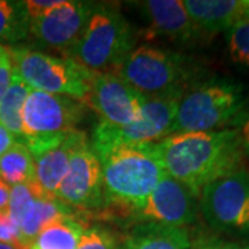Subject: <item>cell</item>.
<instances>
[{
	"instance_id": "cell-13",
	"label": "cell",
	"mask_w": 249,
	"mask_h": 249,
	"mask_svg": "<svg viewBox=\"0 0 249 249\" xmlns=\"http://www.w3.org/2000/svg\"><path fill=\"white\" fill-rule=\"evenodd\" d=\"M88 140L86 134L75 129L55 137L24 142L35 163L34 184L43 198L55 199L57 188L67 173L72 154Z\"/></svg>"
},
{
	"instance_id": "cell-1",
	"label": "cell",
	"mask_w": 249,
	"mask_h": 249,
	"mask_svg": "<svg viewBox=\"0 0 249 249\" xmlns=\"http://www.w3.org/2000/svg\"><path fill=\"white\" fill-rule=\"evenodd\" d=\"M154 148L166 175L198 199L208 184L242 169L245 157L237 129L170 134Z\"/></svg>"
},
{
	"instance_id": "cell-29",
	"label": "cell",
	"mask_w": 249,
	"mask_h": 249,
	"mask_svg": "<svg viewBox=\"0 0 249 249\" xmlns=\"http://www.w3.org/2000/svg\"><path fill=\"white\" fill-rule=\"evenodd\" d=\"M234 126H237V132H238V136H240L244 155L249 160V104L242 111V114L237 119Z\"/></svg>"
},
{
	"instance_id": "cell-12",
	"label": "cell",
	"mask_w": 249,
	"mask_h": 249,
	"mask_svg": "<svg viewBox=\"0 0 249 249\" xmlns=\"http://www.w3.org/2000/svg\"><path fill=\"white\" fill-rule=\"evenodd\" d=\"M191 191L165 175L139 209L132 214L136 223H157L172 227L190 226L196 220L199 205Z\"/></svg>"
},
{
	"instance_id": "cell-26",
	"label": "cell",
	"mask_w": 249,
	"mask_h": 249,
	"mask_svg": "<svg viewBox=\"0 0 249 249\" xmlns=\"http://www.w3.org/2000/svg\"><path fill=\"white\" fill-rule=\"evenodd\" d=\"M0 242L13 245L17 249H27L22 244L17 224L7 209H0Z\"/></svg>"
},
{
	"instance_id": "cell-31",
	"label": "cell",
	"mask_w": 249,
	"mask_h": 249,
	"mask_svg": "<svg viewBox=\"0 0 249 249\" xmlns=\"http://www.w3.org/2000/svg\"><path fill=\"white\" fill-rule=\"evenodd\" d=\"M10 191H11V187L0 178V209H7L10 201Z\"/></svg>"
},
{
	"instance_id": "cell-28",
	"label": "cell",
	"mask_w": 249,
	"mask_h": 249,
	"mask_svg": "<svg viewBox=\"0 0 249 249\" xmlns=\"http://www.w3.org/2000/svg\"><path fill=\"white\" fill-rule=\"evenodd\" d=\"M13 60L7 47L0 45V100L4 96L13 76Z\"/></svg>"
},
{
	"instance_id": "cell-27",
	"label": "cell",
	"mask_w": 249,
	"mask_h": 249,
	"mask_svg": "<svg viewBox=\"0 0 249 249\" xmlns=\"http://www.w3.org/2000/svg\"><path fill=\"white\" fill-rule=\"evenodd\" d=\"M62 0H27L25 9H27L29 19H37L47 16L54 9H57L61 4Z\"/></svg>"
},
{
	"instance_id": "cell-25",
	"label": "cell",
	"mask_w": 249,
	"mask_h": 249,
	"mask_svg": "<svg viewBox=\"0 0 249 249\" xmlns=\"http://www.w3.org/2000/svg\"><path fill=\"white\" fill-rule=\"evenodd\" d=\"M191 249H249V242L223 240L216 235L199 234L191 240Z\"/></svg>"
},
{
	"instance_id": "cell-18",
	"label": "cell",
	"mask_w": 249,
	"mask_h": 249,
	"mask_svg": "<svg viewBox=\"0 0 249 249\" xmlns=\"http://www.w3.org/2000/svg\"><path fill=\"white\" fill-rule=\"evenodd\" d=\"M73 209L60 202L58 199L36 196L28 205L17 222L18 231L24 247L29 249L31 242L52 220L61 216H73Z\"/></svg>"
},
{
	"instance_id": "cell-24",
	"label": "cell",
	"mask_w": 249,
	"mask_h": 249,
	"mask_svg": "<svg viewBox=\"0 0 249 249\" xmlns=\"http://www.w3.org/2000/svg\"><path fill=\"white\" fill-rule=\"evenodd\" d=\"M75 249H121L114 232L104 227H85Z\"/></svg>"
},
{
	"instance_id": "cell-30",
	"label": "cell",
	"mask_w": 249,
	"mask_h": 249,
	"mask_svg": "<svg viewBox=\"0 0 249 249\" xmlns=\"http://www.w3.org/2000/svg\"><path fill=\"white\" fill-rule=\"evenodd\" d=\"M17 140L18 139L14 134L0 124V157L9 151L10 148L13 147V144L17 142Z\"/></svg>"
},
{
	"instance_id": "cell-17",
	"label": "cell",
	"mask_w": 249,
	"mask_h": 249,
	"mask_svg": "<svg viewBox=\"0 0 249 249\" xmlns=\"http://www.w3.org/2000/svg\"><path fill=\"white\" fill-rule=\"evenodd\" d=\"M122 249H191V235L184 227L137 223L124 237Z\"/></svg>"
},
{
	"instance_id": "cell-6",
	"label": "cell",
	"mask_w": 249,
	"mask_h": 249,
	"mask_svg": "<svg viewBox=\"0 0 249 249\" xmlns=\"http://www.w3.org/2000/svg\"><path fill=\"white\" fill-rule=\"evenodd\" d=\"M7 49L14 71L29 89L67 96L83 104L93 72L70 57H57L21 45Z\"/></svg>"
},
{
	"instance_id": "cell-3",
	"label": "cell",
	"mask_w": 249,
	"mask_h": 249,
	"mask_svg": "<svg viewBox=\"0 0 249 249\" xmlns=\"http://www.w3.org/2000/svg\"><path fill=\"white\" fill-rule=\"evenodd\" d=\"M248 104V96L240 82L227 78L199 82L180 98L170 134L212 132L235 124Z\"/></svg>"
},
{
	"instance_id": "cell-14",
	"label": "cell",
	"mask_w": 249,
	"mask_h": 249,
	"mask_svg": "<svg viewBox=\"0 0 249 249\" xmlns=\"http://www.w3.org/2000/svg\"><path fill=\"white\" fill-rule=\"evenodd\" d=\"M93 6L94 3L90 1L62 0L61 4L47 16L31 21L29 34L40 45L60 52L62 57H68L89 19Z\"/></svg>"
},
{
	"instance_id": "cell-19",
	"label": "cell",
	"mask_w": 249,
	"mask_h": 249,
	"mask_svg": "<svg viewBox=\"0 0 249 249\" xmlns=\"http://www.w3.org/2000/svg\"><path fill=\"white\" fill-rule=\"evenodd\" d=\"M83 230L75 216L57 217L36 235L29 249H75Z\"/></svg>"
},
{
	"instance_id": "cell-11",
	"label": "cell",
	"mask_w": 249,
	"mask_h": 249,
	"mask_svg": "<svg viewBox=\"0 0 249 249\" xmlns=\"http://www.w3.org/2000/svg\"><path fill=\"white\" fill-rule=\"evenodd\" d=\"M145 100L115 72H93L83 106H89L100 116V124L121 127L140 115Z\"/></svg>"
},
{
	"instance_id": "cell-22",
	"label": "cell",
	"mask_w": 249,
	"mask_h": 249,
	"mask_svg": "<svg viewBox=\"0 0 249 249\" xmlns=\"http://www.w3.org/2000/svg\"><path fill=\"white\" fill-rule=\"evenodd\" d=\"M27 83L13 72L11 82L0 100V124L21 140L22 137V108L29 94Z\"/></svg>"
},
{
	"instance_id": "cell-15",
	"label": "cell",
	"mask_w": 249,
	"mask_h": 249,
	"mask_svg": "<svg viewBox=\"0 0 249 249\" xmlns=\"http://www.w3.org/2000/svg\"><path fill=\"white\" fill-rule=\"evenodd\" d=\"M140 4L154 35L166 36L180 43H190L201 36L187 13L184 1L147 0Z\"/></svg>"
},
{
	"instance_id": "cell-2",
	"label": "cell",
	"mask_w": 249,
	"mask_h": 249,
	"mask_svg": "<svg viewBox=\"0 0 249 249\" xmlns=\"http://www.w3.org/2000/svg\"><path fill=\"white\" fill-rule=\"evenodd\" d=\"M103 170L106 206L121 217H132L166 175L154 142L118 145L96 152Z\"/></svg>"
},
{
	"instance_id": "cell-33",
	"label": "cell",
	"mask_w": 249,
	"mask_h": 249,
	"mask_svg": "<svg viewBox=\"0 0 249 249\" xmlns=\"http://www.w3.org/2000/svg\"><path fill=\"white\" fill-rule=\"evenodd\" d=\"M0 249H17L16 247H13V245H7V244H1L0 242Z\"/></svg>"
},
{
	"instance_id": "cell-10",
	"label": "cell",
	"mask_w": 249,
	"mask_h": 249,
	"mask_svg": "<svg viewBox=\"0 0 249 249\" xmlns=\"http://www.w3.org/2000/svg\"><path fill=\"white\" fill-rule=\"evenodd\" d=\"M55 199L79 211L106 206L101 163L89 140L80 144L72 154L67 173L57 188Z\"/></svg>"
},
{
	"instance_id": "cell-32",
	"label": "cell",
	"mask_w": 249,
	"mask_h": 249,
	"mask_svg": "<svg viewBox=\"0 0 249 249\" xmlns=\"http://www.w3.org/2000/svg\"><path fill=\"white\" fill-rule=\"evenodd\" d=\"M249 21V0H244V17Z\"/></svg>"
},
{
	"instance_id": "cell-5",
	"label": "cell",
	"mask_w": 249,
	"mask_h": 249,
	"mask_svg": "<svg viewBox=\"0 0 249 249\" xmlns=\"http://www.w3.org/2000/svg\"><path fill=\"white\" fill-rule=\"evenodd\" d=\"M145 98L183 94L191 76L181 54L154 46L134 47L115 71Z\"/></svg>"
},
{
	"instance_id": "cell-23",
	"label": "cell",
	"mask_w": 249,
	"mask_h": 249,
	"mask_svg": "<svg viewBox=\"0 0 249 249\" xmlns=\"http://www.w3.org/2000/svg\"><path fill=\"white\" fill-rule=\"evenodd\" d=\"M227 43L232 61L249 68V21L240 18L227 29Z\"/></svg>"
},
{
	"instance_id": "cell-9",
	"label": "cell",
	"mask_w": 249,
	"mask_h": 249,
	"mask_svg": "<svg viewBox=\"0 0 249 249\" xmlns=\"http://www.w3.org/2000/svg\"><path fill=\"white\" fill-rule=\"evenodd\" d=\"M85 114V106L71 97L29 90L22 108V142L70 133Z\"/></svg>"
},
{
	"instance_id": "cell-16",
	"label": "cell",
	"mask_w": 249,
	"mask_h": 249,
	"mask_svg": "<svg viewBox=\"0 0 249 249\" xmlns=\"http://www.w3.org/2000/svg\"><path fill=\"white\" fill-rule=\"evenodd\" d=\"M184 7L199 35L227 31L244 17V0H186Z\"/></svg>"
},
{
	"instance_id": "cell-8",
	"label": "cell",
	"mask_w": 249,
	"mask_h": 249,
	"mask_svg": "<svg viewBox=\"0 0 249 249\" xmlns=\"http://www.w3.org/2000/svg\"><path fill=\"white\" fill-rule=\"evenodd\" d=\"M184 94V93H183ZM183 94H170L163 97L147 98L140 115L129 124L114 127L100 124L91 137V148L100 152L118 145H139L163 140L170 136L176 118L178 101Z\"/></svg>"
},
{
	"instance_id": "cell-20",
	"label": "cell",
	"mask_w": 249,
	"mask_h": 249,
	"mask_svg": "<svg viewBox=\"0 0 249 249\" xmlns=\"http://www.w3.org/2000/svg\"><path fill=\"white\" fill-rule=\"evenodd\" d=\"M0 178L10 187L34 183L35 163L25 142L17 140L0 157Z\"/></svg>"
},
{
	"instance_id": "cell-4",
	"label": "cell",
	"mask_w": 249,
	"mask_h": 249,
	"mask_svg": "<svg viewBox=\"0 0 249 249\" xmlns=\"http://www.w3.org/2000/svg\"><path fill=\"white\" fill-rule=\"evenodd\" d=\"M134 42L133 28L119 10L111 4L94 3L68 57L94 73L115 72L134 49Z\"/></svg>"
},
{
	"instance_id": "cell-21",
	"label": "cell",
	"mask_w": 249,
	"mask_h": 249,
	"mask_svg": "<svg viewBox=\"0 0 249 249\" xmlns=\"http://www.w3.org/2000/svg\"><path fill=\"white\" fill-rule=\"evenodd\" d=\"M29 24L24 1L0 0V45L19 46L29 35Z\"/></svg>"
},
{
	"instance_id": "cell-7",
	"label": "cell",
	"mask_w": 249,
	"mask_h": 249,
	"mask_svg": "<svg viewBox=\"0 0 249 249\" xmlns=\"http://www.w3.org/2000/svg\"><path fill=\"white\" fill-rule=\"evenodd\" d=\"M199 209L214 231L249 237V170L242 168L208 184Z\"/></svg>"
}]
</instances>
